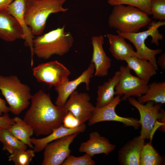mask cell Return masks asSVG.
Segmentation results:
<instances>
[{
    "label": "cell",
    "instance_id": "cell-1",
    "mask_svg": "<svg viewBox=\"0 0 165 165\" xmlns=\"http://www.w3.org/2000/svg\"><path fill=\"white\" fill-rule=\"evenodd\" d=\"M31 105L23 120L36 136L48 135L63 125L67 114L63 107L54 105L50 95L40 90L32 95Z\"/></svg>",
    "mask_w": 165,
    "mask_h": 165
},
{
    "label": "cell",
    "instance_id": "cell-2",
    "mask_svg": "<svg viewBox=\"0 0 165 165\" xmlns=\"http://www.w3.org/2000/svg\"><path fill=\"white\" fill-rule=\"evenodd\" d=\"M66 2V0H26L25 22L34 36L42 34L50 14L68 11V8L63 7Z\"/></svg>",
    "mask_w": 165,
    "mask_h": 165
},
{
    "label": "cell",
    "instance_id": "cell-3",
    "mask_svg": "<svg viewBox=\"0 0 165 165\" xmlns=\"http://www.w3.org/2000/svg\"><path fill=\"white\" fill-rule=\"evenodd\" d=\"M65 25L37 36L33 40L34 54L46 60L56 55L62 56L72 47L74 40L69 32L65 31Z\"/></svg>",
    "mask_w": 165,
    "mask_h": 165
},
{
    "label": "cell",
    "instance_id": "cell-4",
    "mask_svg": "<svg viewBox=\"0 0 165 165\" xmlns=\"http://www.w3.org/2000/svg\"><path fill=\"white\" fill-rule=\"evenodd\" d=\"M151 21L149 15L139 9L119 4L114 6L108 18V24L117 31L134 33L148 26Z\"/></svg>",
    "mask_w": 165,
    "mask_h": 165
},
{
    "label": "cell",
    "instance_id": "cell-5",
    "mask_svg": "<svg viewBox=\"0 0 165 165\" xmlns=\"http://www.w3.org/2000/svg\"><path fill=\"white\" fill-rule=\"evenodd\" d=\"M165 25V20L151 21L148 25V29L134 33H124L117 31L118 34L131 42L136 49L137 57L148 60L152 64L157 70L158 67L156 56L162 52L160 49L153 50L148 47L145 41L149 36L152 37L151 42L156 46H159V41L162 40L164 36L160 32L158 28Z\"/></svg>",
    "mask_w": 165,
    "mask_h": 165
},
{
    "label": "cell",
    "instance_id": "cell-6",
    "mask_svg": "<svg viewBox=\"0 0 165 165\" xmlns=\"http://www.w3.org/2000/svg\"><path fill=\"white\" fill-rule=\"evenodd\" d=\"M0 90L9 105L10 112L18 115L30 104L32 95L27 85L21 82L16 75H0Z\"/></svg>",
    "mask_w": 165,
    "mask_h": 165
},
{
    "label": "cell",
    "instance_id": "cell-7",
    "mask_svg": "<svg viewBox=\"0 0 165 165\" xmlns=\"http://www.w3.org/2000/svg\"><path fill=\"white\" fill-rule=\"evenodd\" d=\"M127 99L129 103L136 108L140 114L139 120L141 126L140 136L144 140L150 139L156 123L158 119L165 116L164 111L161 108L162 104L150 101L144 105L132 97Z\"/></svg>",
    "mask_w": 165,
    "mask_h": 165
},
{
    "label": "cell",
    "instance_id": "cell-8",
    "mask_svg": "<svg viewBox=\"0 0 165 165\" xmlns=\"http://www.w3.org/2000/svg\"><path fill=\"white\" fill-rule=\"evenodd\" d=\"M128 66L121 65L119 81L115 88V95H120L121 101H125L132 96L139 97L145 94L148 82L131 74Z\"/></svg>",
    "mask_w": 165,
    "mask_h": 165
},
{
    "label": "cell",
    "instance_id": "cell-9",
    "mask_svg": "<svg viewBox=\"0 0 165 165\" xmlns=\"http://www.w3.org/2000/svg\"><path fill=\"white\" fill-rule=\"evenodd\" d=\"M32 74L38 82L55 87L69 80L71 72L63 64L54 61L42 63L34 67Z\"/></svg>",
    "mask_w": 165,
    "mask_h": 165
},
{
    "label": "cell",
    "instance_id": "cell-10",
    "mask_svg": "<svg viewBox=\"0 0 165 165\" xmlns=\"http://www.w3.org/2000/svg\"><path fill=\"white\" fill-rule=\"evenodd\" d=\"M79 133L64 136L48 144L44 149L42 165H62L70 155V145Z\"/></svg>",
    "mask_w": 165,
    "mask_h": 165
},
{
    "label": "cell",
    "instance_id": "cell-11",
    "mask_svg": "<svg viewBox=\"0 0 165 165\" xmlns=\"http://www.w3.org/2000/svg\"><path fill=\"white\" fill-rule=\"evenodd\" d=\"M122 96L117 95L106 106L100 108L95 107L92 116L88 120L90 126L105 121H115L121 122L125 126L132 127L137 129L141 126L139 120L131 117H124L117 115L116 108L121 101Z\"/></svg>",
    "mask_w": 165,
    "mask_h": 165
},
{
    "label": "cell",
    "instance_id": "cell-12",
    "mask_svg": "<svg viewBox=\"0 0 165 165\" xmlns=\"http://www.w3.org/2000/svg\"><path fill=\"white\" fill-rule=\"evenodd\" d=\"M90 100L87 93H79L76 90L70 94L63 107L67 113L71 112L81 124L89 120L95 108Z\"/></svg>",
    "mask_w": 165,
    "mask_h": 165
},
{
    "label": "cell",
    "instance_id": "cell-13",
    "mask_svg": "<svg viewBox=\"0 0 165 165\" xmlns=\"http://www.w3.org/2000/svg\"><path fill=\"white\" fill-rule=\"evenodd\" d=\"M94 71V64L91 62L88 68L76 79L71 81L67 80L55 87L57 94L55 105L63 107L70 94L81 83L85 84L86 90H89L90 80Z\"/></svg>",
    "mask_w": 165,
    "mask_h": 165
},
{
    "label": "cell",
    "instance_id": "cell-14",
    "mask_svg": "<svg viewBox=\"0 0 165 165\" xmlns=\"http://www.w3.org/2000/svg\"><path fill=\"white\" fill-rule=\"evenodd\" d=\"M91 43L93 52L91 62L94 65V75L97 77L106 76L111 66V59L104 49L103 35L93 36L91 38Z\"/></svg>",
    "mask_w": 165,
    "mask_h": 165
},
{
    "label": "cell",
    "instance_id": "cell-15",
    "mask_svg": "<svg viewBox=\"0 0 165 165\" xmlns=\"http://www.w3.org/2000/svg\"><path fill=\"white\" fill-rule=\"evenodd\" d=\"M0 38L8 42L24 39L21 26L6 8L0 10Z\"/></svg>",
    "mask_w": 165,
    "mask_h": 165
},
{
    "label": "cell",
    "instance_id": "cell-16",
    "mask_svg": "<svg viewBox=\"0 0 165 165\" xmlns=\"http://www.w3.org/2000/svg\"><path fill=\"white\" fill-rule=\"evenodd\" d=\"M116 148V146L111 144L107 138L101 136L98 132L94 131L90 134L89 139L86 141L81 144L79 150L93 157L103 153L108 155Z\"/></svg>",
    "mask_w": 165,
    "mask_h": 165
},
{
    "label": "cell",
    "instance_id": "cell-17",
    "mask_svg": "<svg viewBox=\"0 0 165 165\" xmlns=\"http://www.w3.org/2000/svg\"><path fill=\"white\" fill-rule=\"evenodd\" d=\"M140 135L128 141L119 150L118 157L122 165H140L141 152L145 145Z\"/></svg>",
    "mask_w": 165,
    "mask_h": 165
},
{
    "label": "cell",
    "instance_id": "cell-18",
    "mask_svg": "<svg viewBox=\"0 0 165 165\" xmlns=\"http://www.w3.org/2000/svg\"><path fill=\"white\" fill-rule=\"evenodd\" d=\"M25 7V0H15L6 8L9 12L18 22L23 30L24 36L25 44L30 48L31 53V67L33 64L32 41L34 38L31 31L25 24L24 19V13Z\"/></svg>",
    "mask_w": 165,
    "mask_h": 165
},
{
    "label": "cell",
    "instance_id": "cell-19",
    "mask_svg": "<svg viewBox=\"0 0 165 165\" xmlns=\"http://www.w3.org/2000/svg\"><path fill=\"white\" fill-rule=\"evenodd\" d=\"M106 36L109 44V51L117 60L124 61L130 57H137L132 46L126 41L123 36L119 34H108Z\"/></svg>",
    "mask_w": 165,
    "mask_h": 165
},
{
    "label": "cell",
    "instance_id": "cell-20",
    "mask_svg": "<svg viewBox=\"0 0 165 165\" xmlns=\"http://www.w3.org/2000/svg\"><path fill=\"white\" fill-rule=\"evenodd\" d=\"M86 128V126L84 123L73 129L67 128L62 125L55 129L45 137L39 139L31 138V142L34 146L33 149L35 153L39 152L44 150L48 144L54 141L76 132H83L85 130Z\"/></svg>",
    "mask_w": 165,
    "mask_h": 165
},
{
    "label": "cell",
    "instance_id": "cell-21",
    "mask_svg": "<svg viewBox=\"0 0 165 165\" xmlns=\"http://www.w3.org/2000/svg\"><path fill=\"white\" fill-rule=\"evenodd\" d=\"M120 75L119 71L116 72L114 75L102 85L98 86L97 92L96 107H103L109 104L115 97V88Z\"/></svg>",
    "mask_w": 165,
    "mask_h": 165
},
{
    "label": "cell",
    "instance_id": "cell-22",
    "mask_svg": "<svg viewBox=\"0 0 165 165\" xmlns=\"http://www.w3.org/2000/svg\"><path fill=\"white\" fill-rule=\"evenodd\" d=\"M124 61L138 77L148 82L151 78L156 74L157 69L148 60L137 57H131L127 58Z\"/></svg>",
    "mask_w": 165,
    "mask_h": 165
},
{
    "label": "cell",
    "instance_id": "cell-23",
    "mask_svg": "<svg viewBox=\"0 0 165 165\" xmlns=\"http://www.w3.org/2000/svg\"><path fill=\"white\" fill-rule=\"evenodd\" d=\"M13 119L15 123L8 129L9 130L16 138L33 149L34 146L30 140L34 133L33 129L18 117H15Z\"/></svg>",
    "mask_w": 165,
    "mask_h": 165
},
{
    "label": "cell",
    "instance_id": "cell-24",
    "mask_svg": "<svg viewBox=\"0 0 165 165\" xmlns=\"http://www.w3.org/2000/svg\"><path fill=\"white\" fill-rule=\"evenodd\" d=\"M137 100L143 104L150 101L156 103H165V82H153L148 85V88L146 93L138 97Z\"/></svg>",
    "mask_w": 165,
    "mask_h": 165
},
{
    "label": "cell",
    "instance_id": "cell-25",
    "mask_svg": "<svg viewBox=\"0 0 165 165\" xmlns=\"http://www.w3.org/2000/svg\"><path fill=\"white\" fill-rule=\"evenodd\" d=\"M0 141L3 144L2 150L12 154L16 149L27 150L28 146L16 138L7 128H1Z\"/></svg>",
    "mask_w": 165,
    "mask_h": 165
},
{
    "label": "cell",
    "instance_id": "cell-26",
    "mask_svg": "<svg viewBox=\"0 0 165 165\" xmlns=\"http://www.w3.org/2000/svg\"><path fill=\"white\" fill-rule=\"evenodd\" d=\"M163 160L151 143L145 144L141 154L140 165H160Z\"/></svg>",
    "mask_w": 165,
    "mask_h": 165
},
{
    "label": "cell",
    "instance_id": "cell-27",
    "mask_svg": "<svg viewBox=\"0 0 165 165\" xmlns=\"http://www.w3.org/2000/svg\"><path fill=\"white\" fill-rule=\"evenodd\" d=\"M33 149L24 150L16 149L8 157V160L12 161L15 165H29L35 156Z\"/></svg>",
    "mask_w": 165,
    "mask_h": 165
},
{
    "label": "cell",
    "instance_id": "cell-28",
    "mask_svg": "<svg viewBox=\"0 0 165 165\" xmlns=\"http://www.w3.org/2000/svg\"><path fill=\"white\" fill-rule=\"evenodd\" d=\"M151 0H107L108 3L114 6L123 4L130 5L137 8L148 15H151L150 2Z\"/></svg>",
    "mask_w": 165,
    "mask_h": 165
},
{
    "label": "cell",
    "instance_id": "cell-29",
    "mask_svg": "<svg viewBox=\"0 0 165 165\" xmlns=\"http://www.w3.org/2000/svg\"><path fill=\"white\" fill-rule=\"evenodd\" d=\"M150 9L154 19L165 20V0H151Z\"/></svg>",
    "mask_w": 165,
    "mask_h": 165
},
{
    "label": "cell",
    "instance_id": "cell-30",
    "mask_svg": "<svg viewBox=\"0 0 165 165\" xmlns=\"http://www.w3.org/2000/svg\"><path fill=\"white\" fill-rule=\"evenodd\" d=\"M92 157L85 154L81 156L76 157L70 155L62 163V165H94L95 162Z\"/></svg>",
    "mask_w": 165,
    "mask_h": 165
},
{
    "label": "cell",
    "instance_id": "cell-31",
    "mask_svg": "<svg viewBox=\"0 0 165 165\" xmlns=\"http://www.w3.org/2000/svg\"><path fill=\"white\" fill-rule=\"evenodd\" d=\"M80 125L79 119L71 112L68 111L64 117L63 126L67 128L73 129Z\"/></svg>",
    "mask_w": 165,
    "mask_h": 165
},
{
    "label": "cell",
    "instance_id": "cell-32",
    "mask_svg": "<svg viewBox=\"0 0 165 165\" xmlns=\"http://www.w3.org/2000/svg\"><path fill=\"white\" fill-rule=\"evenodd\" d=\"M14 123V121L10 117L8 113H4L0 116V127L9 129Z\"/></svg>",
    "mask_w": 165,
    "mask_h": 165
},
{
    "label": "cell",
    "instance_id": "cell-33",
    "mask_svg": "<svg viewBox=\"0 0 165 165\" xmlns=\"http://www.w3.org/2000/svg\"><path fill=\"white\" fill-rule=\"evenodd\" d=\"M9 112V108L6 105V101L0 97V116H2L3 113Z\"/></svg>",
    "mask_w": 165,
    "mask_h": 165
},
{
    "label": "cell",
    "instance_id": "cell-34",
    "mask_svg": "<svg viewBox=\"0 0 165 165\" xmlns=\"http://www.w3.org/2000/svg\"><path fill=\"white\" fill-rule=\"evenodd\" d=\"M157 65L160 66V68L163 70L165 69V53H163L158 58L156 61Z\"/></svg>",
    "mask_w": 165,
    "mask_h": 165
},
{
    "label": "cell",
    "instance_id": "cell-35",
    "mask_svg": "<svg viewBox=\"0 0 165 165\" xmlns=\"http://www.w3.org/2000/svg\"><path fill=\"white\" fill-rule=\"evenodd\" d=\"M15 0H0V10L6 8Z\"/></svg>",
    "mask_w": 165,
    "mask_h": 165
},
{
    "label": "cell",
    "instance_id": "cell-36",
    "mask_svg": "<svg viewBox=\"0 0 165 165\" xmlns=\"http://www.w3.org/2000/svg\"><path fill=\"white\" fill-rule=\"evenodd\" d=\"M1 127H0V134H1Z\"/></svg>",
    "mask_w": 165,
    "mask_h": 165
},
{
    "label": "cell",
    "instance_id": "cell-37",
    "mask_svg": "<svg viewBox=\"0 0 165 165\" xmlns=\"http://www.w3.org/2000/svg\"><path fill=\"white\" fill-rule=\"evenodd\" d=\"M25 1H26V0H25Z\"/></svg>",
    "mask_w": 165,
    "mask_h": 165
}]
</instances>
